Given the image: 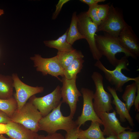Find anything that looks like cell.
I'll use <instances>...</instances> for the list:
<instances>
[{"mask_svg": "<svg viewBox=\"0 0 139 139\" xmlns=\"http://www.w3.org/2000/svg\"><path fill=\"white\" fill-rule=\"evenodd\" d=\"M61 98V87L58 85L50 93L40 97L34 95L31 97L30 101L44 117L63 103Z\"/></svg>", "mask_w": 139, "mask_h": 139, "instance_id": "9c48e42d", "label": "cell"}, {"mask_svg": "<svg viewBox=\"0 0 139 139\" xmlns=\"http://www.w3.org/2000/svg\"><path fill=\"white\" fill-rule=\"evenodd\" d=\"M61 103L53 109L48 115L43 117L39 123V131H43L48 134L56 132L63 130L67 132L77 127L73 117L69 115L67 116L63 115L60 111Z\"/></svg>", "mask_w": 139, "mask_h": 139, "instance_id": "6da1fadb", "label": "cell"}, {"mask_svg": "<svg viewBox=\"0 0 139 139\" xmlns=\"http://www.w3.org/2000/svg\"><path fill=\"white\" fill-rule=\"evenodd\" d=\"M5 114L3 112L0 110V114Z\"/></svg>", "mask_w": 139, "mask_h": 139, "instance_id": "f35d334b", "label": "cell"}, {"mask_svg": "<svg viewBox=\"0 0 139 139\" xmlns=\"http://www.w3.org/2000/svg\"><path fill=\"white\" fill-rule=\"evenodd\" d=\"M11 121V118L5 114H0V124H7Z\"/></svg>", "mask_w": 139, "mask_h": 139, "instance_id": "1f68e13d", "label": "cell"}, {"mask_svg": "<svg viewBox=\"0 0 139 139\" xmlns=\"http://www.w3.org/2000/svg\"><path fill=\"white\" fill-rule=\"evenodd\" d=\"M101 119L104 129L102 131L104 136L107 137L111 135L117 136L126 129L132 131L133 129L128 126L125 127L121 125L116 116V112L114 110L111 112H102L97 114Z\"/></svg>", "mask_w": 139, "mask_h": 139, "instance_id": "4fadbf2b", "label": "cell"}, {"mask_svg": "<svg viewBox=\"0 0 139 139\" xmlns=\"http://www.w3.org/2000/svg\"><path fill=\"white\" fill-rule=\"evenodd\" d=\"M110 6L108 4H98L97 6V13L98 17L101 21L105 19L108 15Z\"/></svg>", "mask_w": 139, "mask_h": 139, "instance_id": "484cf974", "label": "cell"}, {"mask_svg": "<svg viewBox=\"0 0 139 139\" xmlns=\"http://www.w3.org/2000/svg\"><path fill=\"white\" fill-rule=\"evenodd\" d=\"M12 77L15 90V99L17 103V110H20L31 97L44 91V88L42 86L33 87L24 83L16 74L13 73Z\"/></svg>", "mask_w": 139, "mask_h": 139, "instance_id": "7c38bea8", "label": "cell"}, {"mask_svg": "<svg viewBox=\"0 0 139 139\" xmlns=\"http://www.w3.org/2000/svg\"><path fill=\"white\" fill-rule=\"evenodd\" d=\"M139 113H137L135 116V118L137 120L138 122H139Z\"/></svg>", "mask_w": 139, "mask_h": 139, "instance_id": "8d00e7d4", "label": "cell"}, {"mask_svg": "<svg viewBox=\"0 0 139 139\" xmlns=\"http://www.w3.org/2000/svg\"><path fill=\"white\" fill-rule=\"evenodd\" d=\"M137 84V94L134 102V105L135 107V110L137 112L139 111V80L136 81Z\"/></svg>", "mask_w": 139, "mask_h": 139, "instance_id": "4dcf8cb0", "label": "cell"}, {"mask_svg": "<svg viewBox=\"0 0 139 139\" xmlns=\"http://www.w3.org/2000/svg\"><path fill=\"white\" fill-rule=\"evenodd\" d=\"M98 5V4L89 6V9L86 13L92 22L98 26L100 24L101 21L97 15V9Z\"/></svg>", "mask_w": 139, "mask_h": 139, "instance_id": "d4e9b609", "label": "cell"}, {"mask_svg": "<svg viewBox=\"0 0 139 139\" xmlns=\"http://www.w3.org/2000/svg\"><path fill=\"white\" fill-rule=\"evenodd\" d=\"M126 56H124L119 59L118 64L113 70H111L107 69L100 60H97L94 65L101 71L105 75L108 81L112 85L114 86L116 91L120 92L123 91V87L126 83L131 81L136 82L139 80V77L134 78L127 77L122 72V70L129 71L127 68L129 62Z\"/></svg>", "mask_w": 139, "mask_h": 139, "instance_id": "3957f363", "label": "cell"}, {"mask_svg": "<svg viewBox=\"0 0 139 139\" xmlns=\"http://www.w3.org/2000/svg\"><path fill=\"white\" fill-rule=\"evenodd\" d=\"M69 1V0H59L58 1L56 5L55 10L53 14L52 18L53 20H55L57 18L63 5Z\"/></svg>", "mask_w": 139, "mask_h": 139, "instance_id": "f1b7e54d", "label": "cell"}, {"mask_svg": "<svg viewBox=\"0 0 139 139\" xmlns=\"http://www.w3.org/2000/svg\"><path fill=\"white\" fill-rule=\"evenodd\" d=\"M13 88L12 76L0 74V99H6L12 98Z\"/></svg>", "mask_w": 139, "mask_h": 139, "instance_id": "ffe728a7", "label": "cell"}, {"mask_svg": "<svg viewBox=\"0 0 139 139\" xmlns=\"http://www.w3.org/2000/svg\"><path fill=\"white\" fill-rule=\"evenodd\" d=\"M0 139H11L9 138H7L5 137L3 135H0Z\"/></svg>", "mask_w": 139, "mask_h": 139, "instance_id": "d590c367", "label": "cell"}, {"mask_svg": "<svg viewBox=\"0 0 139 139\" xmlns=\"http://www.w3.org/2000/svg\"><path fill=\"white\" fill-rule=\"evenodd\" d=\"M43 117L41 114L30 101L19 110H16L11 117L12 121L20 124L32 131H39V123Z\"/></svg>", "mask_w": 139, "mask_h": 139, "instance_id": "5b68a950", "label": "cell"}, {"mask_svg": "<svg viewBox=\"0 0 139 139\" xmlns=\"http://www.w3.org/2000/svg\"><path fill=\"white\" fill-rule=\"evenodd\" d=\"M81 2L86 4L89 6L98 4L99 3L105 2V0H80Z\"/></svg>", "mask_w": 139, "mask_h": 139, "instance_id": "d6a6232c", "label": "cell"}, {"mask_svg": "<svg viewBox=\"0 0 139 139\" xmlns=\"http://www.w3.org/2000/svg\"><path fill=\"white\" fill-rule=\"evenodd\" d=\"M17 108V103L15 98L12 97L8 99H0V110L10 118Z\"/></svg>", "mask_w": 139, "mask_h": 139, "instance_id": "cb8c5ba5", "label": "cell"}, {"mask_svg": "<svg viewBox=\"0 0 139 139\" xmlns=\"http://www.w3.org/2000/svg\"><path fill=\"white\" fill-rule=\"evenodd\" d=\"M77 16L79 32L87 41L93 59L97 60H100L102 56L97 47L95 39L98 26L88 16L86 12L80 13Z\"/></svg>", "mask_w": 139, "mask_h": 139, "instance_id": "277c9868", "label": "cell"}, {"mask_svg": "<svg viewBox=\"0 0 139 139\" xmlns=\"http://www.w3.org/2000/svg\"><path fill=\"white\" fill-rule=\"evenodd\" d=\"M107 89L113 98L112 103L115 106L116 112L119 115L120 121L123 122L127 120L130 126L133 127L135 126L133 120L129 114L125 103L119 98L114 88L108 86Z\"/></svg>", "mask_w": 139, "mask_h": 139, "instance_id": "2e32d148", "label": "cell"}, {"mask_svg": "<svg viewBox=\"0 0 139 139\" xmlns=\"http://www.w3.org/2000/svg\"><path fill=\"white\" fill-rule=\"evenodd\" d=\"M80 92L82 95L83 104L81 114L75 121L77 126L80 128L88 121H97L101 125H102L101 120L97 116L93 108V91L88 88H82Z\"/></svg>", "mask_w": 139, "mask_h": 139, "instance_id": "30bf717a", "label": "cell"}, {"mask_svg": "<svg viewBox=\"0 0 139 139\" xmlns=\"http://www.w3.org/2000/svg\"><path fill=\"white\" fill-rule=\"evenodd\" d=\"M104 139H119L117 136L115 135H111L107 137Z\"/></svg>", "mask_w": 139, "mask_h": 139, "instance_id": "e575fe53", "label": "cell"}, {"mask_svg": "<svg viewBox=\"0 0 139 139\" xmlns=\"http://www.w3.org/2000/svg\"><path fill=\"white\" fill-rule=\"evenodd\" d=\"M56 55L60 64L64 70L74 60L83 58L84 57L81 51L75 49L68 52L58 51Z\"/></svg>", "mask_w": 139, "mask_h": 139, "instance_id": "d6986e66", "label": "cell"}, {"mask_svg": "<svg viewBox=\"0 0 139 139\" xmlns=\"http://www.w3.org/2000/svg\"><path fill=\"white\" fill-rule=\"evenodd\" d=\"M6 134L11 139H36L39 135L20 124L11 121L6 124Z\"/></svg>", "mask_w": 139, "mask_h": 139, "instance_id": "9a60e30c", "label": "cell"}, {"mask_svg": "<svg viewBox=\"0 0 139 139\" xmlns=\"http://www.w3.org/2000/svg\"><path fill=\"white\" fill-rule=\"evenodd\" d=\"M84 62L83 58L76 59L64 69V77L66 79L71 80L77 77V74L83 68Z\"/></svg>", "mask_w": 139, "mask_h": 139, "instance_id": "7402d4cb", "label": "cell"}, {"mask_svg": "<svg viewBox=\"0 0 139 139\" xmlns=\"http://www.w3.org/2000/svg\"><path fill=\"white\" fill-rule=\"evenodd\" d=\"M80 128L78 127L66 132L65 135V139H77V135L78 130Z\"/></svg>", "mask_w": 139, "mask_h": 139, "instance_id": "f546056e", "label": "cell"}, {"mask_svg": "<svg viewBox=\"0 0 139 139\" xmlns=\"http://www.w3.org/2000/svg\"><path fill=\"white\" fill-rule=\"evenodd\" d=\"M137 84L135 82L127 85L122 96V98L125 101L127 108L129 112L132 107L134 105L136 95Z\"/></svg>", "mask_w": 139, "mask_h": 139, "instance_id": "603a6c76", "label": "cell"}, {"mask_svg": "<svg viewBox=\"0 0 139 139\" xmlns=\"http://www.w3.org/2000/svg\"><path fill=\"white\" fill-rule=\"evenodd\" d=\"M124 131L117 136L119 139H139V132Z\"/></svg>", "mask_w": 139, "mask_h": 139, "instance_id": "4316f807", "label": "cell"}, {"mask_svg": "<svg viewBox=\"0 0 139 139\" xmlns=\"http://www.w3.org/2000/svg\"><path fill=\"white\" fill-rule=\"evenodd\" d=\"M3 10L0 9V16L4 13Z\"/></svg>", "mask_w": 139, "mask_h": 139, "instance_id": "74e56055", "label": "cell"}, {"mask_svg": "<svg viewBox=\"0 0 139 139\" xmlns=\"http://www.w3.org/2000/svg\"><path fill=\"white\" fill-rule=\"evenodd\" d=\"M7 131L6 124H0V135L6 134Z\"/></svg>", "mask_w": 139, "mask_h": 139, "instance_id": "836d02e7", "label": "cell"}, {"mask_svg": "<svg viewBox=\"0 0 139 139\" xmlns=\"http://www.w3.org/2000/svg\"><path fill=\"white\" fill-rule=\"evenodd\" d=\"M127 24L121 12L112 4L107 16L98 26L97 32L103 31L105 33L118 38L121 31Z\"/></svg>", "mask_w": 139, "mask_h": 139, "instance_id": "52a82bcc", "label": "cell"}, {"mask_svg": "<svg viewBox=\"0 0 139 139\" xmlns=\"http://www.w3.org/2000/svg\"><path fill=\"white\" fill-rule=\"evenodd\" d=\"M36 139H65V138L62 134L56 132L53 133L48 134L46 136L38 135Z\"/></svg>", "mask_w": 139, "mask_h": 139, "instance_id": "83f0119b", "label": "cell"}, {"mask_svg": "<svg viewBox=\"0 0 139 139\" xmlns=\"http://www.w3.org/2000/svg\"><path fill=\"white\" fill-rule=\"evenodd\" d=\"M68 29V28L63 34L56 39L44 41V44L48 47L56 49L58 51L60 52H68L74 50L75 49L72 45L68 43L66 40Z\"/></svg>", "mask_w": 139, "mask_h": 139, "instance_id": "ac0fdd59", "label": "cell"}, {"mask_svg": "<svg viewBox=\"0 0 139 139\" xmlns=\"http://www.w3.org/2000/svg\"><path fill=\"white\" fill-rule=\"evenodd\" d=\"M101 125L97 121H91L88 128L83 130L80 128L77 135V139H104L105 137L101 130Z\"/></svg>", "mask_w": 139, "mask_h": 139, "instance_id": "e0dca14e", "label": "cell"}, {"mask_svg": "<svg viewBox=\"0 0 139 139\" xmlns=\"http://www.w3.org/2000/svg\"><path fill=\"white\" fill-rule=\"evenodd\" d=\"M121 46L137 57L139 56V40L131 26L127 24L118 37Z\"/></svg>", "mask_w": 139, "mask_h": 139, "instance_id": "5bb4252c", "label": "cell"}, {"mask_svg": "<svg viewBox=\"0 0 139 139\" xmlns=\"http://www.w3.org/2000/svg\"><path fill=\"white\" fill-rule=\"evenodd\" d=\"M77 16L76 11L74 12L72 15L70 27L67 33L66 40L72 45L76 41L84 39L79 32L77 26Z\"/></svg>", "mask_w": 139, "mask_h": 139, "instance_id": "44dd1931", "label": "cell"}, {"mask_svg": "<svg viewBox=\"0 0 139 139\" xmlns=\"http://www.w3.org/2000/svg\"><path fill=\"white\" fill-rule=\"evenodd\" d=\"M30 58L33 62L34 66L36 68V71L41 72L44 75L49 74L60 81L61 79L58 76L64 77V70L60 64L57 55L45 58L36 54Z\"/></svg>", "mask_w": 139, "mask_h": 139, "instance_id": "ba28073f", "label": "cell"}, {"mask_svg": "<svg viewBox=\"0 0 139 139\" xmlns=\"http://www.w3.org/2000/svg\"><path fill=\"white\" fill-rule=\"evenodd\" d=\"M95 39L97 47L100 54L105 56L110 63L114 67L117 66L119 61L115 56L117 53H123L127 57L137 58L121 46L118 38L105 33L103 35L96 34Z\"/></svg>", "mask_w": 139, "mask_h": 139, "instance_id": "7a4b0ae2", "label": "cell"}, {"mask_svg": "<svg viewBox=\"0 0 139 139\" xmlns=\"http://www.w3.org/2000/svg\"><path fill=\"white\" fill-rule=\"evenodd\" d=\"M77 77L68 80L64 77L61 80L63 85L61 88V94L62 102L68 104L70 107V115L73 117L76 111L77 104L79 98L82 94L78 89L76 84Z\"/></svg>", "mask_w": 139, "mask_h": 139, "instance_id": "8fae6325", "label": "cell"}, {"mask_svg": "<svg viewBox=\"0 0 139 139\" xmlns=\"http://www.w3.org/2000/svg\"><path fill=\"white\" fill-rule=\"evenodd\" d=\"M91 77L95 89L93 102L95 111L96 114L102 112H109L113 109L111 105L112 96L104 89L102 75L100 73L95 71L92 73Z\"/></svg>", "mask_w": 139, "mask_h": 139, "instance_id": "8992f818", "label": "cell"}]
</instances>
